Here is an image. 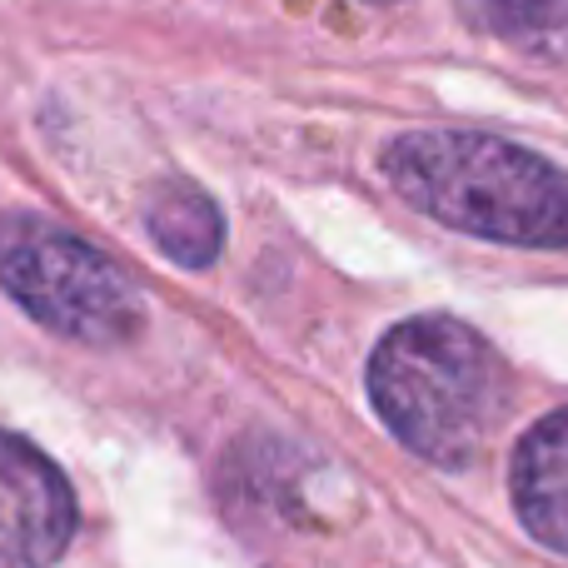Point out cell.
<instances>
[{
  "label": "cell",
  "mask_w": 568,
  "mask_h": 568,
  "mask_svg": "<svg viewBox=\"0 0 568 568\" xmlns=\"http://www.w3.org/2000/svg\"><path fill=\"white\" fill-rule=\"evenodd\" d=\"M389 185L429 220L499 245L568 250V175L474 130H419L384 155Z\"/></svg>",
  "instance_id": "6da1fadb"
},
{
  "label": "cell",
  "mask_w": 568,
  "mask_h": 568,
  "mask_svg": "<svg viewBox=\"0 0 568 568\" xmlns=\"http://www.w3.org/2000/svg\"><path fill=\"white\" fill-rule=\"evenodd\" d=\"M369 399L394 439L419 459L464 469L509 409V369L469 324L419 314L379 339L369 359Z\"/></svg>",
  "instance_id": "7a4b0ae2"
},
{
  "label": "cell",
  "mask_w": 568,
  "mask_h": 568,
  "mask_svg": "<svg viewBox=\"0 0 568 568\" xmlns=\"http://www.w3.org/2000/svg\"><path fill=\"white\" fill-rule=\"evenodd\" d=\"M0 284L45 329L80 344H125L140 334V294L115 260L36 215L0 220Z\"/></svg>",
  "instance_id": "3957f363"
},
{
  "label": "cell",
  "mask_w": 568,
  "mask_h": 568,
  "mask_svg": "<svg viewBox=\"0 0 568 568\" xmlns=\"http://www.w3.org/2000/svg\"><path fill=\"white\" fill-rule=\"evenodd\" d=\"M75 534L70 484L36 444L0 429V568H50Z\"/></svg>",
  "instance_id": "277c9868"
},
{
  "label": "cell",
  "mask_w": 568,
  "mask_h": 568,
  "mask_svg": "<svg viewBox=\"0 0 568 568\" xmlns=\"http://www.w3.org/2000/svg\"><path fill=\"white\" fill-rule=\"evenodd\" d=\"M514 504L534 539L568 554V409L524 434L514 454Z\"/></svg>",
  "instance_id": "5b68a950"
},
{
  "label": "cell",
  "mask_w": 568,
  "mask_h": 568,
  "mask_svg": "<svg viewBox=\"0 0 568 568\" xmlns=\"http://www.w3.org/2000/svg\"><path fill=\"white\" fill-rule=\"evenodd\" d=\"M145 225L155 235V245L165 250L170 260L200 270L220 255V210L205 190L185 185V180H170L150 195L145 205Z\"/></svg>",
  "instance_id": "8992f818"
},
{
  "label": "cell",
  "mask_w": 568,
  "mask_h": 568,
  "mask_svg": "<svg viewBox=\"0 0 568 568\" xmlns=\"http://www.w3.org/2000/svg\"><path fill=\"white\" fill-rule=\"evenodd\" d=\"M484 36L549 65H568V0H464Z\"/></svg>",
  "instance_id": "52a82bcc"
}]
</instances>
